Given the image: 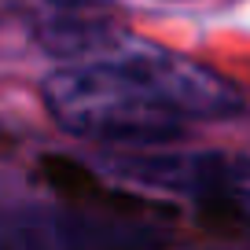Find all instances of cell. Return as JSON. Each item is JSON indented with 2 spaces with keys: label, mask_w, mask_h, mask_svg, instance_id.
<instances>
[{
  "label": "cell",
  "mask_w": 250,
  "mask_h": 250,
  "mask_svg": "<svg viewBox=\"0 0 250 250\" xmlns=\"http://www.w3.org/2000/svg\"><path fill=\"white\" fill-rule=\"evenodd\" d=\"M144 184L188 195L213 232L250 239V155H155L129 162Z\"/></svg>",
  "instance_id": "cell-1"
},
{
  "label": "cell",
  "mask_w": 250,
  "mask_h": 250,
  "mask_svg": "<svg viewBox=\"0 0 250 250\" xmlns=\"http://www.w3.org/2000/svg\"><path fill=\"white\" fill-rule=\"evenodd\" d=\"M41 177H44L48 188H55L62 199L70 203H88V206H103V210H118V213H147L151 206L140 203L133 195H118V191H107V188L96 180L92 169L78 162V158L66 155H44L41 158Z\"/></svg>",
  "instance_id": "cell-2"
}]
</instances>
